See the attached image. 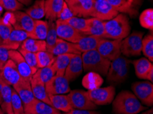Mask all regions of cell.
I'll use <instances>...</instances> for the list:
<instances>
[{
	"mask_svg": "<svg viewBox=\"0 0 153 114\" xmlns=\"http://www.w3.org/2000/svg\"><path fill=\"white\" fill-rule=\"evenodd\" d=\"M49 99L52 104V106L54 107L57 110L63 111L65 113H69L73 109L70 102L68 99V95L65 94H48Z\"/></svg>",
	"mask_w": 153,
	"mask_h": 114,
	"instance_id": "obj_26",
	"label": "cell"
},
{
	"mask_svg": "<svg viewBox=\"0 0 153 114\" xmlns=\"http://www.w3.org/2000/svg\"><path fill=\"white\" fill-rule=\"evenodd\" d=\"M52 53L54 56H57V55L62 54H67V53L79 55L82 54L74 47V43H69V42L65 41L59 38H57L56 43V45Z\"/></svg>",
	"mask_w": 153,
	"mask_h": 114,
	"instance_id": "obj_28",
	"label": "cell"
},
{
	"mask_svg": "<svg viewBox=\"0 0 153 114\" xmlns=\"http://www.w3.org/2000/svg\"><path fill=\"white\" fill-rule=\"evenodd\" d=\"M13 27L10 23L3 18H0V41L1 44L8 38L9 35L13 31ZM0 44V45H1Z\"/></svg>",
	"mask_w": 153,
	"mask_h": 114,
	"instance_id": "obj_42",
	"label": "cell"
},
{
	"mask_svg": "<svg viewBox=\"0 0 153 114\" xmlns=\"http://www.w3.org/2000/svg\"><path fill=\"white\" fill-rule=\"evenodd\" d=\"M17 1L21 3L23 5L25 6H29L30 4L32 3V0H17Z\"/></svg>",
	"mask_w": 153,
	"mask_h": 114,
	"instance_id": "obj_49",
	"label": "cell"
},
{
	"mask_svg": "<svg viewBox=\"0 0 153 114\" xmlns=\"http://www.w3.org/2000/svg\"><path fill=\"white\" fill-rule=\"evenodd\" d=\"M30 85L32 93H33L35 99L52 105L48 93L46 92L45 83L41 81L37 72H36L32 76L30 79Z\"/></svg>",
	"mask_w": 153,
	"mask_h": 114,
	"instance_id": "obj_18",
	"label": "cell"
},
{
	"mask_svg": "<svg viewBox=\"0 0 153 114\" xmlns=\"http://www.w3.org/2000/svg\"><path fill=\"white\" fill-rule=\"evenodd\" d=\"M102 38L86 35L76 43H74V47L81 53L96 49L97 47L102 40Z\"/></svg>",
	"mask_w": 153,
	"mask_h": 114,
	"instance_id": "obj_22",
	"label": "cell"
},
{
	"mask_svg": "<svg viewBox=\"0 0 153 114\" xmlns=\"http://www.w3.org/2000/svg\"><path fill=\"white\" fill-rule=\"evenodd\" d=\"M19 48L27 51L36 53L41 51H45L46 43L45 40L27 38L24 41Z\"/></svg>",
	"mask_w": 153,
	"mask_h": 114,
	"instance_id": "obj_30",
	"label": "cell"
},
{
	"mask_svg": "<svg viewBox=\"0 0 153 114\" xmlns=\"http://www.w3.org/2000/svg\"><path fill=\"white\" fill-rule=\"evenodd\" d=\"M0 114H5V113H4V111L1 110V108H0Z\"/></svg>",
	"mask_w": 153,
	"mask_h": 114,
	"instance_id": "obj_54",
	"label": "cell"
},
{
	"mask_svg": "<svg viewBox=\"0 0 153 114\" xmlns=\"http://www.w3.org/2000/svg\"><path fill=\"white\" fill-rule=\"evenodd\" d=\"M0 5L8 12H15L24 9V6L17 0H0Z\"/></svg>",
	"mask_w": 153,
	"mask_h": 114,
	"instance_id": "obj_44",
	"label": "cell"
},
{
	"mask_svg": "<svg viewBox=\"0 0 153 114\" xmlns=\"http://www.w3.org/2000/svg\"><path fill=\"white\" fill-rule=\"evenodd\" d=\"M140 23L143 28L153 29V9L148 8L143 10L140 16Z\"/></svg>",
	"mask_w": 153,
	"mask_h": 114,
	"instance_id": "obj_39",
	"label": "cell"
},
{
	"mask_svg": "<svg viewBox=\"0 0 153 114\" xmlns=\"http://www.w3.org/2000/svg\"><path fill=\"white\" fill-rule=\"evenodd\" d=\"M24 107V112L27 114H61L54 107L36 99Z\"/></svg>",
	"mask_w": 153,
	"mask_h": 114,
	"instance_id": "obj_17",
	"label": "cell"
},
{
	"mask_svg": "<svg viewBox=\"0 0 153 114\" xmlns=\"http://www.w3.org/2000/svg\"><path fill=\"white\" fill-rule=\"evenodd\" d=\"M106 38L122 40L128 36L131 32L129 19L125 14H118L116 17L104 21Z\"/></svg>",
	"mask_w": 153,
	"mask_h": 114,
	"instance_id": "obj_2",
	"label": "cell"
},
{
	"mask_svg": "<svg viewBox=\"0 0 153 114\" xmlns=\"http://www.w3.org/2000/svg\"><path fill=\"white\" fill-rule=\"evenodd\" d=\"M18 51L22 54L23 57H24L25 62H27V64H28L29 66H30V68L36 73L37 70H38L36 53L27 51L23 49L22 48H19Z\"/></svg>",
	"mask_w": 153,
	"mask_h": 114,
	"instance_id": "obj_43",
	"label": "cell"
},
{
	"mask_svg": "<svg viewBox=\"0 0 153 114\" xmlns=\"http://www.w3.org/2000/svg\"><path fill=\"white\" fill-rule=\"evenodd\" d=\"M48 94H65L71 91L69 81L64 76L55 75L45 83Z\"/></svg>",
	"mask_w": 153,
	"mask_h": 114,
	"instance_id": "obj_15",
	"label": "cell"
},
{
	"mask_svg": "<svg viewBox=\"0 0 153 114\" xmlns=\"http://www.w3.org/2000/svg\"><path fill=\"white\" fill-rule=\"evenodd\" d=\"M2 96V103L1 109L5 114L14 113L11 105V94H12V88L10 85L3 83V87L1 92Z\"/></svg>",
	"mask_w": 153,
	"mask_h": 114,
	"instance_id": "obj_31",
	"label": "cell"
},
{
	"mask_svg": "<svg viewBox=\"0 0 153 114\" xmlns=\"http://www.w3.org/2000/svg\"><path fill=\"white\" fill-rule=\"evenodd\" d=\"M3 10H4V8H2V7L1 6V5H0V16H1L2 12H3Z\"/></svg>",
	"mask_w": 153,
	"mask_h": 114,
	"instance_id": "obj_52",
	"label": "cell"
},
{
	"mask_svg": "<svg viewBox=\"0 0 153 114\" xmlns=\"http://www.w3.org/2000/svg\"><path fill=\"white\" fill-rule=\"evenodd\" d=\"M55 23L58 38L62 39V40L71 43H76L83 36H86L85 34L73 28L65 21L57 19Z\"/></svg>",
	"mask_w": 153,
	"mask_h": 114,
	"instance_id": "obj_11",
	"label": "cell"
},
{
	"mask_svg": "<svg viewBox=\"0 0 153 114\" xmlns=\"http://www.w3.org/2000/svg\"><path fill=\"white\" fill-rule=\"evenodd\" d=\"M110 4L118 13L127 14L131 17H135L137 15V9L135 2L129 1L128 0H106Z\"/></svg>",
	"mask_w": 153,
	"mask_h": 114,
	"instance_id": "obj_25",
	"label": "cell"
},
{
	"mask_svg": "<svg viewBox=\"0 0 153 114\" xmlns=\"http://www.w3.org/2000/svg\"><path fill=\"white\" fill-rule=\"evenodd\" d=\"M2 103V96H1V94H0V105H1Z\"/></svg>",
	"mask_w": 153,
	"mask_h": 114,
	"instance_id": "obj_53",
	"label": "cell"
},
{
	"mask_svg": "<svg viewBox=\"0 0 153 114\" xmlns=\"http://www.w3.org/2000/svg\"><path fill=\"white\" fill-rule=\"evenodd\" d=\"M82 71L83 67L81 55L74 54L67 67L64 76L69 82L78 77L82 74Z\"/></svg>",
	"mask_w": 153,
	"mask_h": 114,
	"instance_id": "obj_20",
	"label": "cell"
},
{
	"mask_svg": "<svg viewBox=\"0 0 153 114\" xmlns=\"http://www.w3.org/2000/svg\"><path fill=\"white\" fill-rule=\"evenodd\" d=\"M8 60V50L6 48L0 46V70L3 68Z\"/></svg>",
	"mask_w": 153,
	"mask_h": 114,
	"instance_id": "obj_46",
	"label": "cell"
},
{
	"mask_svg": "<svg viewBox=\"0 0 153 114\" xmlns=\"http://www.w3.org/2000/svg\"><path fill=\"white\" fill-rule=\"evenodd\" d=\"M25 13L34 20H41L45 17V0H36Z\"/></svg>",
	"mask_w": 153,
	"mask_h": 114,
	"instance_id": "obj_35",
	"label": "cell"
},
{
	"mask_svg": "<svg viewBox=\"0 0 153 114\" xmlns=\"http://www.w3.org/2000/svg\"><path fill=\"white\" fill-rule=\"evenodd\" d=\"M48 29V22L43 20H34V27L33 32L29 38L36 40H45L47 36Z\"/></svg>",
	"mask_w": 153,
	"mask_h": 114,
	"instance_id": "obj_33",
	"label": "cell"
},
{
	"mask_svg": "<svg viewBox=\"0 0 153 114\" xmlns=\"http://www.w3.org/2000/svg\"><path fill=\"white\" fill-rule=\"evenodd\" d=\"M128 1L131 2H135V0H128Z\"/></svg>",
	"mask_w": 153,
	"mask_h": 114,
	"instance_id": "obj_55",
	"label": "cell"
},
{
	"mask_svg": "<svg viewBox=\"0 0 153 114\" xmlns=\"http://www.w3.org/2000/svg\"><path fill=\"white\" fill-rule=\"evenodd\" d=\"M67 23L70 25L77 31L81 32V33L87 35V19L85 18L73 17L65 21Z\"/></svg>",
	"mask_w": 153,
	"mask_h": 114,
	"instance_id": "obj_38",
	"label": "cell"
},
{
	"mask_svg": "<svg viewBox=\"0 0 153 114\" xmlns=\"http://www.w3.org/2000/svg\"><path fill=\"white\" fill-rule=\"evenodd\" d=\"M36 57L38 69L51 66L54 64L55 60L54 55L47 51L36 53Z\"/></svg>",
	"mask_w": 153,
	"mask_h": 114,
	"instance_id": "obj_36",
	"label": "cell"
},
{
	"mask_svg": "<svg viewBox=\"0 0 153 114\" xmlns=\"http://www.w3.org/2000/svg\"><path fill=\"white\" fill-rule=\"evenodd\" d=\"M86 19H87L88 28L87 35L106 38L104 21L95 17L87 18Z\"/></svg>",
	"mask_w": 153,
	"mask_h": 114,
	"instance_id": "obj_24",
	"label": "cell"
},
{
	"mask_svg": "<svg viewBox=\"0 0 153 114\" xmlns=\"http://www.w3.org/2000/svg\"><path fill=\"white\" fill-rule=\"evenodd\" d=\"M121 43L122 40H108L107 38H103L99 43L96 50L104 57L111 62L122 55Z\"/></svg>",
	"mask_w": 153,
	"mask_h": 114,
	"instance_id": "obj_9",
	"label": "cell"
},
{
	"mask_svg": "<svg viewBox=\"0 0 153 114\" xmlns=\"http://www.w3.org/2000/svg\"><path fill=\"white\" fill-rule=\"evenodd\" d=\"M23 114H27V113H23Z\"/></svg>",
	"mask_w": 153,
	"mask_h": 114,
	"instance_id": "obj_56",
	"label": "cell"
},
{
	"mask_svg": "<svg viewBox=\"0 0 153 114\" xmlns=\"http://www.w3.org/2000/svg\"><path fill=\"white\" fill-rule=\"evenodd\" d=\"M10 114H14V113H10Z\"/></svg>",
	"mask_w": 153,
	"mask_h": 114,
	"instance_id": "obj_59",
	"label": "cell"
},
{
	"mask_svg": "<svg viewBox=\"0 0 153 114\" xmlns=\"http://www.w3.org/2000/svg\"><path fill=\"white\" fill-rule=\"evenodd\" d=\"M29 38L28 35L22 30L13 29L8 38L1 44L0 46L8 50H17L25 39Z\"/></svg>",
	"mask_w": 153,
	"mask_h": 114,
	"instance_id": "obj_19",
	"label": "cell"
},
{
	"mask_svg": "<svg viewBox=\"0 0 153 114\" xmlns=\"http://www.w3.org/2000/svg\"><path fill=\"white\" fill-rule=\"evenodd\" d=\"M48 29L47 36L45 38L46 51L52 53L54 46L56 43L58 38L56 34V23L52 21H48Z\"/></svg>",
	"mask_w": 153,
	"mask_h": 114,
	"instance_id": "obj_34",
	"label": "cell"
},
{
	"mask_svg": "<svg viewBox=\"0 0 153 114\" xmlns=\"http://www.w3.org/2000/svg\"><path fill=\"white\" fill-rule=\"evenodd\" d=\"M141 114H152V109H150V110L146 111V112H144V113H142Z\"/></svg>",
	"mask_w": 153,
	"mask_h": 114,
	"instance_id": "obj_51",
	"label": "cell"
},
{
	"mask_svg": "<svg viewBox=\"0 0 153 114\" xmlns=\"http://www.w3.org/2000/svg\"><path fill=\"white\" fill-rule=\"evenodd\" d=\"M141 52L149 60L153 61V36L152 34H149L142 39V48Z\"/></svg>",
	"mask_w": 153,
	"mask_h": 114,
	"instance_id": "obj_37",
	"label": "cell"
},
{
	"mask_svg": "<svg viewBox=\"0 0 153 114\" xmlns=\"http://www.w3.org/2000/svg\"><path fill=\"white\" fill-rule=\"evenodd\" d=\"M72 108L80 110H95L98 106L93 103L89 96L88 92L82 90H71L68 94Z\"/></svg>",
	"mask_w": 153,
	"mask_h": 114,
	"instance_id": "obj_6",
	"label": "cell"
},
{
	"mask_svg": "<svg viewBox=\"0 0 153 114\" xmlns=\"http://www.w3.org/2000/svg\"><path fill=\"white\" fill-rule=\"evenodd\" d=\"M112 103V111L115 114H137L147 109L133 93L128 90L120 92Z\"/></svg>",
	"mask_w": 153,
	"mask_h": 114,
	"instance_id": "obj_1",
	"label": "cell"
},
{
	"mask_svg": "<svg viewBox=\"0 0 153 114\" xmlns=\"http://www.w3.org/2000/svg\"><path fill=\"white\" fill-rule=\"evenodd\" d=\"M65 0H45V17L48 21H56L59 19Z\"/></svg>",
	"mask_w": 153,
	"mask_h": 114,
	"instance_id": "obj_23",
	"label": "cell"
},
{
	"mask_svg": "<svg viewBox=\"0 0 153 114\" xmlns=\"http://www.w3.org/2000/svg\"><path fill=\"white\" fill-rule=\"evenodd\" d=\"M133 94L143 104L147 107L153 104V85L150 81H138L131 85Z\"/></svg>",
	"mask_w": 153,
	"mask_h": 114,
	"instance_id": "obj_7",
	"label": "cell"
},
{
	"mask_svg": "<svg viewBox=\"0 0 153 114\" xmlns=\"http://www.w3.org/2000/svg\"><path fill=\"white\" fill-rule=\"evenodd\" d=\"M104 80L101 75L94 72H89L82 79V84L88 90H91L100 88Z\"/></svg>",
	"mask_w": 153,
	"mask_h": 114,
	"instance_id": "obj_29",
	"label": "cell"
},
{
	"mask_svg": "<svg viewBox=\"0 0 153 114\" xmlns=\"http://www.w3.org/2000/svg\"><path fill=\"white\" fill-rule=\"evenodd\" d=\"M74 55V54H71V53H67V54H62L55 56L54 62L53 64L56 71V75L64 76L67 67Z\"/></svg>",
	"mask_w": 153,
	"mask_h": 114,
	"instance_id": "obj_32",
	"label": "cell"
},
{
	"mask_svg": "<svg viewBox=\"0 0 153 114\" xmlns=\"http://www.w3.org/2000/svg\"><path fill=\"white\" fill-rule=\"evenodd\" d=\"M37 73H38L39 77L43 81L44 83H47L49 81L53 76H54L56 71L54 66V64L51 65V66L45 67V68H39L37 70Z\"/></svg>",
	"mask_w": 153,
	"mask_h": 114,
	"instance_id": "obj_41",
	"label": "cell"
},
{
	"mask_svg": "<svg viewBox=\"0 0 153 114\" xmlns=\"http://www.w3.org/2000/svg\"><path fill=\"white\" fill-rule=\"evenodd\" d=\"M146 79L149 81L150 82L152 83V81H153V68L150 70V71H149V73H148V74H147Z\"/></svg>",
	"mask_w": 153,
	"mask_h": 114,
	"instance_id": "obj_48",
	"label": "cell"
},
{
	"mask_svg": "<svg viewBox=\"0 0 153 114\" xmlns=\"http://www.w3.org/2000/svg\"><path fill=\"white\" fill-rule=\"evenodd\" d=\"M11 105L14 114H23L25 113L24 104L22 103V99L13 88H12V94H11Z\"/></svg>",
	"mask_w": 153,
	"mask_h": 114,
	"instance_id": "obj_40",
	"label": "cell"
},
{
	"mask_svg": "<svg viewBox=\"0 0 153 114\" xmlns=\"http://www.w3.org/2000/svg\"><path fill=\"white\" fill-rule=\"evenodd\" d=\"M74 17H91L95 0H65Z\"/></svg>",
	"mask_w": 153,
	"mask_h": 114,
	"instance_id": "obj_12",
	"label": "cell"
},
{
	"mask_svg": "<svg viewBox=\"0 0 153 114\" xmlns=\"http://www.w3.org/2000/svg\"><path fill=\"white\" fill-rule=\"evenodd\" d=\"M83 70L85 72H94L106 75L109 69L111 61L104 57L96 49L82 53L81 55Z\"/></svg>",
	"mask_w": 153,
	"mask_h": 114,
	"instance_id": "obj_3",
	"label": "cell"
},
{
	"mask_svg": "<svg viewBox=\"0 0 153 114\" xmlns=\"http://www.w3.org/2000/svg\"><path fill=\"white\" fill-rule=\"evenodd\" d=\"M13 88L15 90L22 99L24 107L30 103L35 99L32 91L30 81L24 79L21 80L17 84L13 85Z\"/></svg>",
	"mask_w": 153,
	"mask_h": 114,
	"instance_id": "obj_21",
	"label": "cell"
},
{
	"mask_svg": "<svg viewBox=\"0 0 153 114\" xmlns=\"http://www.w3.org/2000/svg\"><path fill=\"white\" fill-rule=\"evenodd\" d=\"M10 23L15 29L22 30L26 32L28 37L30 36L34 27V20L26 13L22 11H15L10 13Z\"/></svg>",
	"mask_w": 153,
	"mask_h": 114,
	"instance_id": "obj_8",
	"label": "cell"
},
{
	"mask_svg": "<svg viewBox=\"0 0 153 114\" xmlns=\"http://www.w3.org/2000/svg\"><path fill=\"white\" fill-rule=\"evenodd\" d=\"M69 114H100L97 111L93 110H80V109H74L69 111Z\"/></svg>",
	"mask_w": 153,
	"mask_h": 114,
	"instance_id": "obj_47",
	"label": "cell"
},
{
	"mask_svg": "<svg viewBox=\"0 0 153 114\" xmlns=\"http://www.w3.org/2000/svg\"><path fill=\"white\" fill-rule=\"evenodd\" d=\"M143 33L135 32L122 39L121 53L126 57L139 56L141 53Z\"/></svg>",
	"mask_w": 153,
	"mask_h": 114,
	"instance_id": "obj_5",
	"label": "cell"
},
{
	"mask_svg": "<svg viewBox=\"0 0 153 114\" xmlns=\"http://www.w3.org/2000/svg\"><path fill=\"white\" fill-rule=\"evenodd\" d=\"M131 62L127 58L122 55L111 61L109 69L106 74L108 82L115 84L124 82L128 77L129 64Z\"/></svg>",
	"mask_w": 153,
	"mask_h": 114,
	"instance_id": "obj_4",
	"label": "cell"
},
{
	"mask_svg": "<svg viewBox=\"0 0 153 114\" xmlns=\"http://www.w3.org/2000/svg\"><path fill=\"white\" fill-rule=\"evenodd\" d=\"M87 92L92 102L97 106L106 105L111 103L115 95V89L113 85L98 88Z\"/></svg>",
	"mask_w": 153,
	"mask_h": 114,
	"instance_id": "obj_10",
	"label": "cell"
},
{
	"mask_svg": "<svg viewBox=\"0 0 153 114\" xmlns=\"http://www.w3.org/2000/svg\"><path fill=\"white\" fill-rule=\"evenodd\" d=\"M118 14L119 13L106 0H95L91 17L107 21L116 17Z\"/></svg>",
	"mask_w": 153,
	"mask_h": 114,
	"instance_id": "obj_13",
	"label": "cell"
},
{
	"mask_svg": "<svg viewBox=\"0 0 153 114\" xmlns=\"http://www.w3.org/2000/svg\"><path fill=\"white\" fill-rule=\"evenodd\" d=\"M0 77L4 83L10 86L16 85L22 79L15 64L10 59L0 70Z\"/></svg>",
	"mask_w": 153,
	"mask_h": 114,
	"instance_id": "obj_16",
	"label": "cell"
},
{
	"mask_svg": "<svg viewBox=\"0 0 153 114\" xmlns=\"http://www.w3.org/2000/svg\"><path fill=\"white\" fill-rule=\"evenodd\" d=\"M65 114H69V113H65Z\"/></svg>",
	"mask_w": 153,
	"mask_h": 114,
	"instance_id": "obj_57",
	"label": "cell"
},
{
	"mask_svg": "<svg viewBox=\"0 0 153 114\" xmlns=\"http://www.w3.org/2000/svg\"><path fill=\"white\" fill-rule=\"evenodd\" d=\"M3 83H4V81H2L1 77H0V94H1V90H2V87H3Z\"/></svg>",
	"mask_w": 153,
	"mask_h": 114,
	"instance_id": "obj_50",
	"label": "cell"
},
{
	"mask_svg": "<svg viewBox=\"0 0 153 114\" xmlns=\"http://www.w3.org/2000/svg\"><path fill=\"white\" fill-rule=\"evenodd\" d=\"M8 57L9 59L15 64L23 79L30 81L32 76L35 72L27 64L22 54L17 50H8Z\"/></svg>",
	"mask_w": 153,
	"mask_h": 114,
	"instance_id": "obj_14",
	"label": "cell"
},
{
	"mask_svg": "<svg viewBox=\"0 0 153 114\" xmlns=\"http://www.w3.org/2000/svg\"><path fill=\"white\" fill-rule=\"evenodd\" d=\"M133 64L136 76L141 79H146L147 74L153 68L152 63L147 58L141 57L140 59L134 60Z\"/></svg>",
	"mask_w": 153,
	"mask_h": 114,
	"instance_id": "obj_27",
	"label": "cell"
},
{
	"mask_svg": "<svg viewBox=\"0 0 153 114\" xmlns=\"http://www.w3.org/2000/svg\"><path fill=\"white\" fill-rule=\"evenodd\" d=\"M0 44H1V41H0Z\"/></svg>",
	"mask_w": 153,
	"mask_h": 114,
	"instance_id": "obj_58",
	"label": "cell"
},
{
	"mask_svg": "<svg viewBox=\"0 0 153 114\" xmlns=\"http://www.w3.org/2000/svg\"><path fill=\"white\" fill-rule=\"evenodd\" d=\"M74 17L73 13H71L70 9L69 8L68 4H66L65 1H64L63 5H62L61 13H60L59 19L61 21H65L69 19V18Z\"/></svg>",
	"mask_w": 153,
	"mask_h": 114,
	"instance_id": "obj_45",
	"label": "cell"
}]
</instances>
